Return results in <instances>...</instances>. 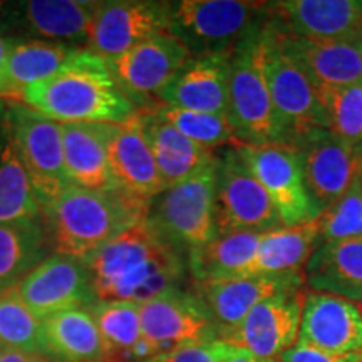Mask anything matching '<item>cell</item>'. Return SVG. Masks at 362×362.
Listing matches in <instances>:
<instances>
[{"mask_svg":"<svg viewBox=\"0 0 362 362\" xmlns=\"http://www.w3.org/2000/svg\"><path fill=\"white\" fill-rule=\"evenodd\" d=\"M96 300L144 302L181 288L189 277L187 255L158 237L144 218L84 262Z\"/></svg>","mask_w":362,"mask_h":362,"instance_id":"cell-1","label":"cell"},{"mask_svg":"<svg viewBox=\"0 0 362 362\" xmlns=\"http://www.w3.org/2000/svg\"><path fill=\"white\" fill-rule=\"evenodd\" d=\"M22 101L59 124H124L138 115L110 62L89 49H78L52 76L27 88Z\"/></svg>","mask_w":362,"mask_h":362,"instance_id":"cell-2","label":"cell"},{"mask_svg":"<svg viewBox=\"0 0 362 362\" xmlns=\"http://www.w3.org/2000/svg\"><path fill=\"white\" fill-rule=\"evenodd\" d=\"M149 203L121 188L94 192L69 185L51 205L42 208L51 248L86 262L99 248L146 218Z\"/></svg>","mask_w":362,"mask_h":362,"instance_id":"cell-3","label":"cell"},{"mask_svg":"<svg viewBox=\"0 0 362 362\" xmlns=\"http://www.w3.org/2000/svg\"><path fill=\"white\" fill-rule=\"evenodd\" d=\"M262 25L248 33L230 54L228 121L235 143L252 146L285 144L284 128L262 69Z\"/></svg>","mask_w":362,"mask_h":362,"instance_id":"cell-4","label":"cell"},{"mask_svg":"<svg viewBox=\"0 0 362 362\" xmlns=\"http://www.w3.org/2000/svg\"><path fill=\"white\" fill-rule=\"evenodd\" d=\"M216 156L192 178L166 188L149 203L148 223L163 242L188 257L216 235Z\"/></svg>","mask_w":362,"mask_h":362,"instance_id":"cell-5","label":"cell"},{"mask_svg":"<svg viewBox=\"0 0 362 362\" xmlns=\"http://www.w3.org/2000/svg\"><path fill=\"white\" fill-rule=\"evenodd\" d=\"M269 2L181 0L171 2L168 33L192 56L226 54L267 19Z\"/></svg>","mask_w":362,"mask_h":362,"instance_id":"cell-6","label":"cell"},{"mask_svg":"<svg viewBox=\"0 0 362 362\" xmlns=\"http://www.w3.org/2000/svg\"><path fill=\"white\" fill-rule=\"evenodd\" d=\"M215 198L218 233H267L284 226L269 193L233 143L216 155Z\"/></svg>","mask_w":362,"mask_h":362,"instance_id":"cell-7","label":"cell"},{"mask_svg":"<svg viewBox=\"0 0 362 362\" xmlns=\"http://www.w3.org/2000/svg\"><path fill=\"white\" fill-rule=\"evenodd\" d=\"M11 143L24 166L40 206L45 208L69 187L64 168L61 124L25 106L7 115Z\"/></svg>","mask_w":362,"mask_h":362,"instance_id":"cell-8","label":"cell"},{"mask_svg":"<svg viewBox=\"0 0 362 362\" xmlns=\"http://www.w3.org/2000/svg\"><path fill=\"white\" fill-rule=\"evenodd\" d=\"M260 61L267 84L285 133V144L300 131L309 128L329 129L327 115L319 89L304 71L292 61L262 25Z\"/></svg>","mask_w":362,"mask_h":362,"instance_id":"cell-9","label":"cell"},{"mask_svg":"<svg viewBox=\"0 0 362 362\" xmlns=\"http://www.w3.org/2000/svg\"><path fill=\"white\" fill-rule=\"evenodd\" d=\"M141 337L155 356L220 341L214 317L193 288H173L141 304Z\"/></svg>","mask_w":362,"mask_h":362,"instance_id":"cell-10","label":"cell"},{"mask_svg":"<svg viewBox=\"0 0 362 362\" xmlns=\"http://www.w3.org/2000/svg\"><path fill=\"white\" fill-rule=\"evenodd\" d=\"M233 144L269 193L284 226L304 225L319 218V210L305 188L296 149L287 144Z\"/></svg>","mask_w":362,"mask_h":362,"instance_id":"cell-11","label":"cell"},{"mask_svg":"<svg viewBox=\"0 0 362 362\" xmlns=\"http://www.w3.org/2000/svg\"><path fill=\"white\" fill-rule=\"evenodd\" d=\"M300 161L307 192L319 214L329 210L361 173L354 148L324 128L297 133L288 143Z\"/></svg>","mask_w":362,"mask_h":362,"instance_id":"cell-12","label":"cell"},{"mask_svg":"<svg viewBox=\"0 0 362 362\" xmlns=\"http://www.w3.org/2000/svg\"><path fill=\"white\" fill-rule=\"evenodd\" d=\"M171 2L112 0L99 2L88 47L106 61L121 56L153 35L168 30Z\"/></svg>","mask_w":362,"mask_h":362,"instance_id":"cell-13","label":"cell"},{"mask_svg":"<svg viewBox=\"0 0 362 362\" xmlns=\"http://www.w3.org/2000/svg\"><path fill=\"white\" fill-rule=\"evenodd\" d=\"M189 56L188 49L165 30L107 62L121 88L138 111H143L155 104L149 98H156L165 89Z\"/></svg>","mask_w":362,"mask_h":362,"instance_id":"cell-14","label":"cell"},{"mask_svg":"<svg viewBox=\"0 0 362 362\" xmlns=\"http://www.w3.org/2000/svg\"><path fill=\"white\" fill-rule=\"evenodd\" d=\"M30 312L44 320L62 310L89 307L96 302L84 262L54 253L25 275L17 285Z\"/></svg>","mask_w":362,"mask_h":362,"instance_id":"cell-15","label":"cell"},{"mask_svg":"<svg viewBox=\"0 0 362 362\" xmlns=\"http://www.w3.org/2000/svg\"><path fill=\"white\" fill-rule=\"evenodd\" d=\"M265 24L275 33L334 40L362 35L361 0H284L269 2Z\"/></svg>","mask_w":362,"mask_h":362,"instance_id":"cell-16","label":"cell"},{"mask_svg":"<svg viewBox=\"0 0 362 362\" xmlns=\"http://www.w3.org/2000/svg\"><path fill=\"white\" fill-rule=\"evenodd\" d=\"M304 296L302 287H297L264 298L226 344L264 359H279L298 341Z\"/></svg>","mask_w":362,"mask_h":362,"instance_id":"cell-17","label":"cell"},{"mask_svg":"<svg viewBox=\"0 0 362 362\" xmlns=\"http://www.w3.org/2000/svg\"><path fill=\"white\" fill-rule=\"evenodd\" d=\"M304 287V272L255 274L250 277L210 280L193 284V291L205 302L218 329L220 341L228 342L253 307L274 293Z\"/></svg>","mask_w":362,"mask_h":362,"instance_id":"cell-18","label":"cell"},{"mask_svg":"<svg viewBox=\"0 0 362 362\" xmlns=\"http://www.w3.org/2000/svg\"><path fill=\"white\" fill-rule=\"evenodd\" d=\"M264 27L319 90L362 83V35L317 40L275 33L265 22Z\"/></svg>","mask_w":362,"mask_h":362,"instance_id":"cell-19","label":"cell"},{"mask_svg":"<svg viewBox=\"0 0 362 362\" xmlns=\"http://www.w3.org/2000/svg\"><path fill=\"white\" fill-rule=\"evenodd\" d=\"M297 344L334 354L362 352V312L356 302L305 292Z\"/></svg>","mask_w":362,"mask_h":362,"instance_id":"cell-20","label":"cell"},{"mask_svg":"<svg viewBox=\"0 0 362 362\" xmlns=\"http://www.w3.org/2000/svg\"><path fill=\"white\" fill-rule=\"evenodd\" d=\"M230 54L189 56L156 98L166 106L228 117Z\"/></svg>","mask_w":362,"mask_h":362,"instance_id":"cell-21","label":"cell"},{"mask_svg":"<svg viewBox=\"0 0 362 362\" xmlns=\"http://www.w3.org/2000/svg\"><path fill=\"white\" fill-rule=\"evenodd\" d=\"M107 160L117 187L143 202L165 192L160 171L151 155L141 123L136 115L124 124H106Z\"/></svg>","mask_w":362,"mask_h":362,"instance_id":"cell-22","label":"cell"},{"mask_svg":"<svg viewBox=\"0 0 362 362\" xmlns=\"http://www.w3.org/2000/svg\"><path fill=\"white\" fill-rule=\"evenodd\" d=\"M155 104L138 111V117L165 188H170L200 173L215 161L216 155L188 139L163 119L155 111Z\"/></svg>","mask_w":362,"mask_h":362,"instance_id":"cell-23","label":"cell"},{"mask_svg":"<svg viewBox=\"0 0 362 362\" xmlns=\"http://www.w3.org/2000/svg\"><path fill=\"white\" fill-rule=\"evenodd\" d=\"M99 123L61 124L64 168L69 185L94 192L117 189L107 160L106 131Z\"/></svg>","mask_w":362,"mask_h":362,"instance_id":"cell-24","label":"cell"},{"mask_svg":"<svg viewBox=\"0 0 362 362\" xmlns=\"http://www.w3.org/2000/svg\"><path fill=\"white\" fill-rule=\"evenodd\" d=\"M312 292L362 300V237L320 243L304 267Z\"/></svg>","mask_w":362,"mask_h":362,"instance_id":"cell-25","label":"cell"},{"mask_svg":"<svg viewBox=\"0 0 362 362\" xmlns=\"http://www.w3.org/2000/svg\"><path fill=\"white\" fill-rule=\"evenodd\" d=\"M42 337L45 357L52 362H103L112 354L88 307L44 319Z\"/></svg>","mask_w":362,"mask_h":362,"instance_id":"cell-26","label":"cell"},{"mask_svg":"<svg viewBox=\"0 0 362 362\" xmlns=\"http://www.w3.org/2000/svg\"><path fill=\"white\" fill-rule=\"evenodd\" d=\"M264 233L230 232L188 253V274L193 284L253 275V260Z\"/></svg>","mask_w":362,"mask_h":362,"instance_id":"cell-27","label":"cell"},{"mask_svg":"<svg viewBox=\"0 0 362 362\" xmlns=\"http://www.w3.org/2000/svg\"><path fill=\"white\" fill-rule=\"evenodd\" d=\"M42 220L0 223V296L16 288L49 257L51 243Z\"/></svg>","mask_w":362,"mask_h":362,"instance_id":"cell-28","label":"cell"},{"mask_svg":"<svg viewBox=\"0 0 362 362\" xmlns=\"http://www.w3.org/2000/svg\"><path fill=\"white\" fill-rule=\"evenodd\" d=\"M320 245L319 221L304 225L280 226L262 235L255 260V274H293L304 272V267L317 247Z\"/></svg>","mask_w":362,"mask_h":362,"instance_id":"cell-29","label":"cell"},{"mask_svg":"<svg viewBox=\"0 0 362 362\" xmlns=\"http://www.w3.org/2000/svg\"><path fill=\"white\" fill-rule=\"evenodd\" d=\"M98 6L99 2L79 0H30L22 4V13L29 29L42 37L59 44H88Z\"/></svg>","mask_w":362,"mask_h":362,"instance_id":"cell-30","label":"cell"},{"mask_svg":"<svg viewBox=\"0 0 362 362\" xmlns=\"http://www.w3.org/2000/svg\"><path fill=\"white\" fill-rule=\"evenodd\" d=\"M78 49L45 40H21L8 45L6 79L8 98L22 101L25 89L52 76Z\"/></svg>","mask_w":362,"mask_h":362,"instance_id":"cell-31","label":"cell"},{"mask_svg":"<svg viewBox=\"0 0 362 362\" xmlns=\"http://www.w3.org/2000/svg\"><path fill=\"white\" fill-rule=\"evenodd\" d=\"M42 218V206L29 176L13 144L8 143L0 153V223Z\"/></svg>","mask_w":362,"mask_h":362,"instance_id":"cell-32","label":"cell"},{"mask_svg":"<svg viewBox=\"0 0 362 362\" xmlns=\"http://www.w3.org/2000/svg\"><path fill=\"white\" fill-rule=\"evenodd\" d=\"M0 346L45 356L42 320L30 312L17 287L0 296Z\"/></svg>","mask_w":362,"mask_h":362,"instance_id":"cell-33","label":"cell"},{"mask_svg":"<svg viewBox=\"0 0 362 362\" xmlns=\"http://www.w3.org/2000/svg\"><path fill=\"white\" fill-rule=\"evenodd\" d=\"M88 309L96 320L99 332L110 349L119 352L128 359L133 347L141 341V304L96 300Z\"/></svg>","mask_w":362,"mask_h":362,"instance_id":"cell-34","label":"cell"},{"mask_svg":"<svg viewBox=\"0 0 362 362\" xmlns=\"http://www.w3.org/2000/svg\"><path fill=\"white\" fill-rule=\"evenodd\" d=\"M155 111L181 134L210 151L235 141L232 124L226 116L180 110V107L166 106V104H155Z\"/></svg>","mask_w":362,"mask_h":362,"instance_id":"cell-35","label":"cell"},{"mask_svg":"<svg viewBox=\"0 0 362 362\" xmlns=\"http://www.w3.org/2000/svg\"><path fill=\"white\" fill-rule=\"evenodd\" d=\"M329 131L354 148L362 139V83L344 88L320 89Z\"/></svg>","mask_w":362,"mask_h":362,"instance_id":"cell-36","label":"cell"},{"mask_svg":"<svg viewBox=\"0 0 362 362\" xmlns=\"http://www.w3.org/2000/svg\"><path fill=\"white\" fill-rule=\"evenodd\" d=\"M320 243L362 237V178L356 176L352 185L319 218Z\"/></svg>","mask_w":362,"mask_h":362,"instance_id":"cell-37","label":"cell"},{"mask_svg":"<svg viewBox=\"0 0 362 362\" xmlns=\"http://www.w3.org/2000/svg\"><path fill=\"white\" fill-rule=\"evenodd\" d=\"M232 346L223 341L189 344L144 362H226Z\"/></svg>","mask_w":362,"mask_h":362,"instance_id":"cell-38","label":"cell"},{"mask_svg":"<svg viewBox=\"0 0 362 362\" xmlns=\"http://www.w3.org/2000/svg\"><path fill=\"white\" fill-rule=\"evenodd\" d=\"M280 362H362V352L352 354H334V352L315 349L312 346L296 344L279 357Z\"/></svg>","mask_w":362,"mask_h":362,"instance_id":"cell-39","label":"cell"},{"mask_svg":"<svg viewBox=\"0 0 362 362\" xmlns=\"http://www.w3.org/2000/svg\"><path fill=\"white\" fill-rule=\"evenodd\" d=\"M0 362H52V361L40 354H30V352L0 346Z\"/></svg>","mask_w":362,"mask_h":362,"instance_id":"cell-40","label":"cell"},{"mask_svg":"<svg viewBox=\"0 0 362 362\" xmlns=\"http://www.w3.org/2000/svg\"><path fill=\"white\" fill-rule=\"evenodd\" d=\"M8 45L11 42H6L0 37V98H8V86L6 79V62H7V54H8Z\"/></svg>","mask_w":362,"mask_h":362,"instance_id":"cell-41","label":"cell"},{"mask_svg":"<svg viewBox=\"0 0 362 362\" xmlns=\"http://www.w3.org/2000/svg\"><path fill=\"white\" fill-rule=\"evenodd\" d=\"M226 362H280V359H264V357L253 356L250 351L232 346V351H230Z\"/></svg>","mask_w":362,"mask_h":362,"instance_id":"cell-42","label":"cell"},{"mask_svg":"<svg viewBox=\"0 0 362 362\" xmlns=\"http://www.w3.org/2000/svg\"><path fill=\"white\" fill-rule=\"evenodd\" d=\"M354 155H356L357 165H359V171L362 173V139L354 146Z\"/></svg>","mask_w":362,"mask_h":362,"instance_id":"cell-43","label":"cell"},{"mask_svg":"<svg viewBox=\"0 0 362 362\" xmlns=\"http://www.w3.org/2000/svg\"><path fill=\"white\" fill-rule=\"evenodd\" d=\"M357 307H359L361 312H362V300H361V302H357Z\"/></svg>","mask_w":362,"mask_h":362,"instance_id":"cell-44","label":"cell"},{"mask_svg":"<svg viewBox=\"0 0 362 362\" xmlns=\"http://www.w3.org/2000/svg\"><path fill=\"white\" fill-rule=\"evenodd\" d=\"M361 178H362V173H361Z\"/></svg>","mask_w":362,"mask_h":362,"instance_id":"cell-45","label":"cell"}]
</instances>
